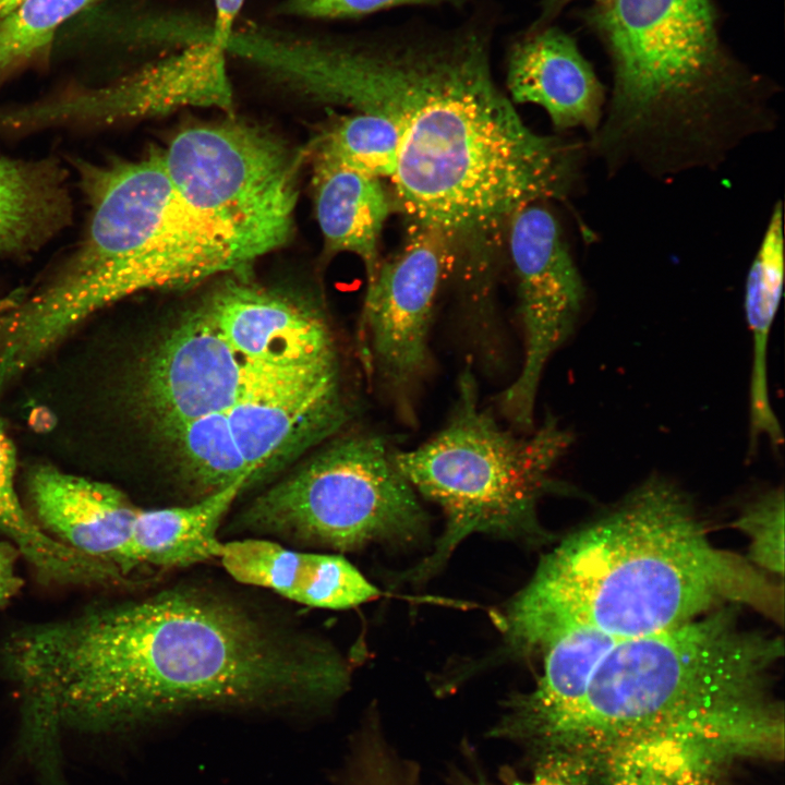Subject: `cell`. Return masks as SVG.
Instances as JSON below:
<instances>
[{
    "label": "cell",
    "mask_w": 785,
    "mask_h": 785,
    "mask_svg": "<svg viewBox=\"0 0 785 785\" xmlns=\"http://www.w3.org/2000/svg\"><path fill=\"white\" fill-rule=\"evenodd\" d=\"M506 69L512 102L542 107L557 129L595 132L604 112V89L566 33L532 27L510 45Z\"/></svg>",
    "instance_id": "15"
},
{
    "label": "cell",
    "mask_w": 785,
    "mask_h": 785,
    "mask_svg": "<svg viewBox=\"0 0 785 785\" xmlns=\"http://www.w3.org/2000/svg\"><path fill=\"white\" fill-rule=\"evenodd\" d=\"M392 450L384 434L338 438L255 498L241 523L254 533L341 552L410 542L424 531L426 516Z\"/></svg>",
    "instance_id": "7"
},
{
    "label": "cell",
    "mask_w": 785,
    "mask_h": 785,
    "mask_svg": "<svg viewBox=\"0 0 785 785\" xmlns=\"http://www.w3.org/2000/svg\"><path fill=\"white\" fill-rule=\"evenodd\" d=\"M492 39L482 16L448 29L305 37L289 65L305 93L398 124L396 205L409 228L439 235L454 254L468 250L471 274L486 270L481 252L516 212L571 191L580 161L577 144L521 120L494 80Z\"/></svg>",
    "instance_id": "2"
},
{
    "label": "cell",
    "mask_w": 785,
    "mask_h": 785,
    "mask_svg": "<svg viewBox=\"0 0 785 785\" xmlns=\"http://www.w3.org/2000/svg\"><path fill=\"white\" fill-rule=\"evenodd\" d=\"M179 459L184 480L202 496L225 488L247 469L233 445L224 412L209 413L159 430Z\"/></svg>",
    "instance_id": "22"
},
{
    "label": "cell",
    "mask_w": 785,
    "mask_h": 785,
    "mask_svg": "<svg viewBox=\"0 0 785 785\" xmlns=\"http://www.w3.org/2000/svg\"><path fill=\"white\" fill-rule=\"evenodd\" d=\"M783 642L741 628L732 607L619 640L569 706L517 741L533 766L577 785H722L783 754L770 672Z\"/></svg>",
    "instance_id": "3"
},
{
    "label": "cell",
    "mask_w": 785,
    "mask_h": 785,
    "mask_svg": "<svg viewBox=\"0 0 785 785\" xmlns=\"http://www.w3.org/2000/svg\"><path fill=\"white\" fill-rule=\"evenodd\" d=\"M473 785H487V783L482 775H479L476 783Z\"/></svg>",
    "instance_id": "33"
},
{
    "label": "cell",
    "mask_w": 785,
    "mask_h": 785,
    "mask_svg": "<svg viewBox=\"0 0 785 785\" xmlns=\"http://www.w3.org/2000/svg\"><path fill=\"white\" fill-rule=\"evenodd\" d=\"M599 22L614 89L589 148L608 171L668 179L714 168L772 124L725 60L709 0H607Z\"/></svg>",
    "instance_id": "5"
},
{
    "label": "cell",
    "mask_w": 785,
    "mask_h": 785,
    "mask_svg": "<svg viewBox=\"0 0 785 785\" xmlns=\"http://www.w3.org/2000/svg\"><path fill=\"white\" fill-rule=\"evenodd\" d=\"M19 557L20 553L11 542L0 541V608L7 605L23 585L16 568Z\"/></svg>",
    "instance_id": "28"
},
{
    "label": "cell",
    "mask_w": 785,
    "mask_h": 785,
    "mask_svg": "<svg viewBox=\"0 0 785 785\" xmlns=\"http://www.w3.org/2000/svg\"><path fill=\"white\" fill-rule=\"evenodd\" d=\"M24 0H0V20L11 13Z\"/></svg>",
    "instance_id": "31"
},
{
    "label": "cell",
    "mask_w": 785,
    "mask_h": 785,
    "mask_svg": "<svg viewBox=\"0 0 785 785\" xmlns=\"http://www.w3.org/2000/svg\"><path fill=\"white\" fill-rule=\"evenodd\" d=\"M328 378L324 363L275 365L250 360L219 333L202 305L145 353L126 397L161 430L244 400L287 397Z\"/></svg>",
    "instance_id": "9"
},
{
    "label": "cell",
    "mask_w": 785,
    "mask_h": 785,
    "mask_svg": "<svg viewBox=\"0 0 785 785\" xmlns=\"http://www.w3.org/2000/svg\"><path fill=\"white\" fill-rule=\"evenodd\" d=\"M227 55L225 47L207 37L110 85L0 109V133L105 126L183 107L230 111L233 94Z\"/></svg>",
    "instance_id": "12"
},
{
    "label": "cell",
    "mask_w": 785,
    "mask_h": 785,
    "mask_svg": "<svg viewBox=\"0 0 785 785\" xmlns=\"http://www.w3.org/2000/svg\"><path fill=\"white\" fill-rule=\"evenodd\" d=\"M569 0H545V8H544V16L550 15L552 12L556 11L560 5L566 3ZM602 1L603 3L607 0H597Z\"/></svg>",
    "instance_id": "32"
},
{
    "label": "cell",
    "mask_w": 785,
    "mask_h": 785,
    "mask_svg": "<svg viewBox=\"0 0 785 785\" xmlns=\"http://www.w3.org/2000/svg\"><path fill=\"white\" fill-rule=\"evenodd\" d=\"M353 410L342 382L287 397L244 400L224 413L254 482L336 433Z\"/></svg>",
    "instance_id": "16"
},
{
    "label": "cell",
    "mask_w": 785,
    "mask_h": 785,
    "mask_svg": "<svg viewBox=\"0 0 785 785\" xmlns=\"http://www.w3.org/2000/svg\"><path fill=\"white\" fill-rule=\"evenodd\" d=\"M0 663L29 713L97 733L197 711L306 715L350 683L333 647L188 584L20 627L1 643Z\"/></svg>",
    "instance_id": "1"
},
{
    "label": "cell",
    "mask_w": 785,
    "mask_h": 785,
    "mask_svg": "<svg viewBox=\"0 0 785 785\" xmlns=\"http://www.w3.org/2000/svg\"><path fill=\"white\" fill-rule=\"evenodd\" d=\"M784 281L783 206L772 210L745 286V314L752 337V363L749 385V447L766 437L775 448L783 443L778 420L773 411L768 379V346L780 305Z\"/></svg>",
    "instance_id": "20"
},
{
    "label": "cell",
    "mask_w": 785,
    "mask_h": 785,
    "mask_svg": "<svg viewBox=\"0 0 785 785\" xmlns=\"http://www.w3.org/2000/svg\"><path fill=\"white\" fill-rule=\"evenodd\" d=\"M342 785H421L420 770L401 758L372 722L351 742Z\"/></svg>",
    "instance_id": "25"
},
{
    "label": "cell",
    "mask_w": 785,
    "mask_h": 785,
    "mask_svg": "<svg viewBox=\"0 0 785 785\" xmlns=\"http://www.w3.org/2000/svg\"><path fill=\"white\" fill-rule=\"evenodd\" d=\"M219 559L235 581L312 607L347 609L381 595L340 555L298 552L270 540L247 538L222 543Z\"/></svg>",
    "instance_id": "17"
},
{
    "label": "cell",
    "mask_w": 785,
    "mask_h": 785,
    "mask_svg": "<svg viewBox=\"0 0 785 785\" xmlns=\"http://www.w3.org/2000/svg\"><path fill=\"white\" fill-rule=\"evenodd\" d=\"M456 257L437 234L409 228L402 247L379 262L360 319L364 369L400 420L416 421L415 401L432 369L430 334L438 291Z\"/></svg>",
    "instance_id": "10"
},
{
    "label": "cell",
    "mask_w": 785,
    "mask_h": 785,
    "mask_svg": "<svg viewBox=\"0 0 785 785\" xmlns=\"http://www.w3.org/2000/svg\"><path fill=\"white\" fill-rule=\"evenodd\" d=\"M251 481L244 474L232 484L188 506L140 509L125 548L121 572L138 566L162 569L189 567L218 558L222 542L218 528L237 496Z\"/></svg>",
    "instance_id": "18"
},
{
    "label": "cell",
    "mask_w": 785,
    "mask_h": 785,
    "mask_svg": "<svg viewBox=\"0 0 785 785\" xmlns=\"http://www.w3.org/2000/svg\"><path fill=\"white\" fill-rule=\"evenodd\" d=\"M202 306L224 338L252 361L304 365L339 358L324 316L280 292L229 280Z\"/></svg>",
    "instance_id": "13"
},
{
    "label": "cell",
    "mask_w": 785,
    "mask_h": 785,
    "mask_svg": "<svg viewBox=\"0 0 785 785\" xmlns=\"http://www.w3.org/2000/svg\"><path fill=\"white\" fill-rule=\"evenodd\" d=\"M314 204L326 253H353L367 283L379 265L378 242L391 204L382 180L347 168L314 164Z\"/></svg>",
    "instance_id": "19"
},
{
    "label": "cell",
    "mask_w": 785,
    "mask_h": 785,
    "mask_svg": "<svg viewBox=\"0 0 785 785\" xmlns=\"http://www.w3.org/2000/svg\"><path fill=\"white\" fill-rule=\"evenodd\" d=\"M400 143L401 131L396 122L378 113L357 111L322 134L314 164L390 180L397 170Z\"/></svg>",
    "instance_id": "23"
},
{
    "label": "cell",
    "mask_w": 785,
    "mask_h": 785,
    "mask_svg": "<svg viewBox=\"0 0 785 785\" xmlns=\"http://www.w3.org/2000/svg\"><path fill=\"white\" fill-rule=\"evenodd\" d=\"M244 3L245 0H214L212 33L221 38H230L235 31V22Z\"/></svg>",
    "instance_id": "29"
},
{
    "label": "cell",
    "mask_w": 785,
    "mask_h": 785,
    "mask_svg": "<svg viewBox=\"0 0 785 785\" xmlns=\"http://www.w3.org/2000/svg\"><path fill=\"white\" fill-rule=\"evenodd\" d=\"M784 493L773 488L751 502L734 526L750 541L748 560L772 575L784 573Z\"/></svg>",
    "instance_id": "26"
},
{
    "label": "cell",
    "mask_w": 785,
    "mask_h": 785,
    "mask_svg": "<svg viewBox=\"0 0 785 785\" xmlns=\"http://www.w3.org/2000/svg\"><path fill=\"white\" fill-rule=\"evenodd\" d=\"M15 471L13 444L0 427V532L44 582L107 587L112 579L108 564L67 546L29 517L16 493Z\"/></svg>",
    "instance_id": "21"
},
{
    "label": "cell",
    "mask_w": 785,
    "mask_h": 785,
    "mask_svg": "<svg viewBox=\"0 0 785 785\" xmlns=\"http://www.w3.org/2000/svg\"><path fill=\"white\" fill-rule=\"evenodd\" d=\"M726 603L780 619L783 590L715 547L689 498L653 478L548 553L503 621L512 647L532 651L581 626L618 640L653 635Z\"/></svg>",
    "instance_id": "4"
},
{
    "label": "cell",
    "mask_w": 785,
    "mask_h": 785,
    "mask_svg": "<svg viewBox=\"0 0 785 785\" xmlns=\"http://www.w3.org/2000/svg\"><path fill=\"white\" fill-rule=\"evenodd\" d=\"M96 0H24L0 20V80L48 45L56 29Z\"/></svg>",
    "instance_id": "24"
},
{
    "label": "cell",
    "mask_w": 785,
    "mask_h": 785,
    "mask_svg": "<svg viewBox=\"0 0 785 785\" xmlns=\"http://www.w3.org/2000/svg\"><path fill=\"white\" fill-rule=\"evenodd\" d=\"M26 491L39 527L74 551L121 572L140 511L113 485L72 474L49 463L33 466Z\"/></svg>",
    "instance_id": "14"
},
{
    "label": "cell",
    "mask_w": 785,
    "mask_h": 785,
    "mask_svg": "<svg viewBox=\"0 0 785 785\" xmlns=\"http://www.w3.org/2000/svg\"><path fill=\"white\" fill-rule=\"evenodd\" d=\"M457 398L445 426L392 459L414 491L436 503L447 518L434 553L411 576L425 579L474 532L531 536L540 532L536 505L560 491L552 471L573 440L550 411L542 423L518 435L503 427L479 402L472 365L459 375Z\"/></svg>",
    "instance_id": "6"
},
{
    "label": "cell",
    "mask_w": 785,
    "mask_h": 785,
    "mask_svg": "<svg viewBox=\"0 0 785 785\" xmlns=\"http://www.w3.org/2000/svg\"><path fill=\"white\" fill-rule=\"evenodd\" d=\"M502 777L507 785H576L568 777L550 770L536 769L531 781L519 778L512 770L504 769Z\"/></svg>",
    "instance_id": "30"
},
{
    "label": "cell",
    "mask_w": 785,
    "mask_h": 785,
    "mask_svg": "<svg viewBox=\"0 0 785 785\" xmlns=\"http://www.w3.org/2000/svg\"><path fill=\"white\" fill-rule=\"evenodd\" d=\"M463 0H283L276 13L313 20L357 19L401 5L460 4Z\"/></svg>",
    "instance_id": "27"
},
{
    "label": "cell",
    "mask_w": 785,
    "mask_h": 785,
    "mask_svg": "<svg viewBox=\"0 0 785 785\" xmlns=\"http://www.w3.org/2000/svg\"><path fill=\"white\" fill-rule=\"evenodd\" d=\"M182 198L247 266L291 237L299 159L270 134L238 122L183 129L160 149Z\"/></svg>",
    "instance_id": "8"
},
{
    "label": "cell",
    "mask_w": 785,
    "mask_h": 785,
    "mask_svg": "<svg viewBox=\"0 0 785 785\" xmlns=\"http://www.w3.org/2000/svg\"><path fill=\"white\" fill-rule=\"evenodd\" d=\"M508 243L523 333L518 375L498 396L500 413L512 427H535L536 395L553 354L572 335L585 287L556 217L542 203L527 205L509 220Z\"/></svg>",
    "instance_id": "11"
}]
</instances>
